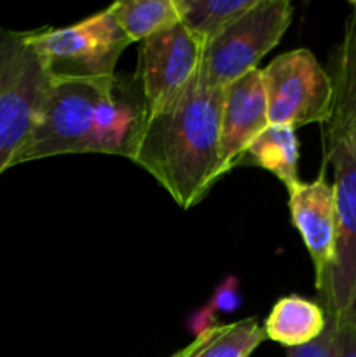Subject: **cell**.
<instances>
[{
  "instance_id": "obj_1",
  "label": "cell",
  "mask_w": 356,
  "mask_h": 357,
  "mask_svg": "<svg viewBox=\"0 0 356 357\" xmlns=\"http://www.w3.org/2000/svg\"><path fill=\"white\" fill-rule=\"evenodd\" d=\"M223 89L201 75L170 103L149 112L131 160L181 209L202 201L223 176L220 122Z\"/></svg>"
},
{
  "instance_id": "obj_2",
  "label": "cell",
  "mask_w": 356,
  "mask_h": 357,
  "mask_svg": "<svg viewBox=\"0 0 356 357\" xmlns=\"http://www.w3.org/2000/svg\"><path fill=\"white\" fill-rule=\"evenodd\" d=\"M112 79H52L34 128L10 167L56 155L89 153L96 114Z\"/></svg>"
},
{
  "instance_id": "obj_3",
  "label": "cell",
  "mask_w": 356,
  "mask_h": 357,
  "mask_svg": "<svg viewBox=\"0 0 356 357\" xmlns=\"http://www.w3.org/2000/svg\"><path fill=\"white\" fill-rule=\"evenodd\" d=\"M28 44L52 79L105 80L115 75V65L131 42L110 6L72 26L28 31Z\"/></svg>"
},
{
  "instance_id": "obj_4",
  "label": "cell",
  "mask_w": 356,
  "mask_h": 357,
  "mask_svg": "<svg viewBox=\"0 0 356 357\" xmlns=\"http://www.w3.org/2000/svg\"><path fill=\"white\" fill-rule=\"evenodd\" d=\"M51 75L28 31L0 28V174L9 169L40 112Z\"/></svg>"
},
{
  "instance_id": "obj_5",
  "label": "cell",
  "mask_w": 356,
  "mask_h": 357,
  "mask_svg": "<svg viewBox=\"0 0 356 357\" xmlns=\"http://www.w3.org/2000/svg\"><path fill=\"white\" fill-rule=\"evenodd\" d=\"M334 169L337 241L327 274L314 282L318 303L337 328L356 324V153L342 142H325Z\"/></svg>"
},
{
  "instance_id": "obj_6",
  "label": "cell",
  "mask_w": 356,
  "mask_h": 357,
  "mask_svg": "<svg viewBox=\"0 0 356 357\" xmlns=\"http://www.w3.org/2000/svg\"><path fill=\"white\" fill-rule=\"evenodd\" d=\"M288 0H257L250 10L205 45L199 75L225 89L258 68V61L279 44L292 23Z\"/></svg>"
},
{
  "instance_id": "obj_7",
  "label": "cell",
  "mask_w": 356,
  "mask_h": 357,
  "mask_svg": "<svg viewBox=\"0 0 356 357\" xmlns=\"http://www.w3.org/2000/svg\"><path fill=\"white\" fill-rule=\"evenodd\" d=\"M269 126L304 128L327 124L332 114L334 86L330 73L309 49L276 56L262 68Z\"/></svg>"
},
{
  "instance_id": "obj_8",
  "label": "cell",
  "mask_w": 356,
  "mask_h": 357,
  "mask_svg": "<svg viewBox=\"0 0 356 357\" xmlns=\"http://www.w3.org/2000/svg\"><path fill=\"white\" fill-rule=\"evenodd\" d=\"M205 44L181 23L140 44L136 80L147 114L170 103L198 75Z\"/></svg>"
},
{
  "instance_id": "obj_9",
  "label": "cell",
  "mask_w": 356,
  "mask_h": 357,
  "mask_svg": "<svg viewBox=\"0 0 356 357\" xmlns=\"http://www.w3.org/2000/svg\"><path fill=\"white\" fill-rule=\"evenodd\" d=\"M292 223L314 265V282L330 268L337 241V202L334 183H328L325 169L314 181H295L288 188Z\"/></svg>"
},
{
  "instance_id": "obj_10",
  "label": "cell",
  "mask_w": 356,
  "mask_h": 357,
  "mask_svg": "<svg viewBox=\"0 0 356 357\" xmlns=\"http://www.w3.org/2000/svg\"><path fill=\"white\" fill-rule=\"evenodd\" d=\"M269 128L262 70L257 68L223 89L220 157L227 174L244 162L251 143Z\"/></svg>"
},
{
  "instance_id": "obj_11",
  "label": "cell",
  "mask_w": 356,
  "mask_h": 357,
  "mask_svg": "<svg viewBox=\"0 0 356 357\" xmlns=\"http://www.w3.org/2000/svg\"><path fill=\"white\" fill-rule=\"evenodd\" d=\"M147 119V103L136 77L115 75L96 114L89 153L131 159Z\"/></svg>"
},
{
  "instance_id": "obj_12",
  "label": "cell",
  "mask_w": 356,
  "mask_h": 357,
  "mask_svg": "<svg viewBox=\"0 0 356 357\" xmlns=\"http://www.w3.org/2000/svg\"><path fill=\"white\" fill-rule=\"evenodd\" d=\"M334 86L332 114L325 124V142H342L356 150V0L349 2L344 35L330 61Z\"/></svg>"
},
{
  "instance_id": "obj_13",
  "label": "cell",
  "mask_w": 356,
  "mask_h": 357,
  "mask_svg": "<svg viewBox=\"0 0 356 357\" xmlns=\"http://www.w3.org/2000/svg\"><path fill=\"white\" fill-rule=\"evenodd\" d=\"M327 314L318 302L299 295L283 296L272 305L264 331L269 340L286 349L302 347L316 340L327 328Z\"/></svg>"
},
{
  "instance_id": "obj_14",
  "label": "cell",
  "mask_w": 356,
  "mask_h": 357,
  "mask_svg": "<svg viewBox=\"0 0 356 357\" xmlns=\"http://www.w3.org/2000/svg\"><path fill=\"white\" fill-rule=\"evenodd\" d=\"M257 317L227 324H213L171 357H250L265 340Z\"/></svg>"
},
{
  "instance_id": "obj_15",
  "label": "cell",
  "mask_w": 356,
  "mask_h": 357,
  "mask_svg": "<svg viewBox=\"0 0 356 357\" xmlns=\"http://www.w3.org/2000/svg\"><path fill=\"white\" fill-rule=\"evenodd\" d=\"M246 159L251 164L274 174L286 188L299 181V142L295 129L286 126H269L250 145ZM244 159V160H246Z\"/></svg>"
},
{
  "instance_id": "obj_16",
  "label": "cell",
  "mask_w": 356,
  "mask_h": 357,
  "mask_svg": "<svg viewBox=\"0 0 356 357\" xmlns=\"http://www.w3.org/2000/svg\"><path fill=\"white\" fill-rule=\"evenodd\" d=\"M112 10L131 44L180 23L177 0H119L112 3Z\"/></svg>"
},
{
  "instance_id": "obj_17",
  "label": "cell",
  "mask_w": 356,
  "mask_h": 357,
  "mask_svg": "<svg viewBox=\"0 0 356 357\" xmlns=\"http://www.w3.org/2000/svg\"><path fill=\"white\" fill-rule=\"evenodd\" d=\"M257 0H177L180 23L202 44L222 33Z\"/></svg>"
},
{
  "instance_id": "obj_18",
  "label": "cell",
  "mask_w": 356,
  "mask_h": 357,
  "mask_svg": "<svg viewBox=\"0 0 356 357\" xmlns=\"http://www.w3.org/2000/svg\"><path fill=\"white\" fill-rule=\"evenodd\" d=\"M237 305H239V293L236 289V281H234V278H229V281L222 288H218L212 303L194 317L191 326L195 328L198 333H201V331L213 326V321H215V314L213 312H218V310L220 312H232V310L237 309Z\"/></svg>"
},
{
  "instance_id": "obj_19",
  "label": "cell",
  "mask_w": 356,
  "mask_h": 357,
  "mask_svg": "<svg viewBox=\"0 0 356 357\" xmlns=\"http://www.w3.org/2000/svg\"><path fill=\"white\" fill-rule=\"evenodd\" d=\"M286 357H337V326L328 321L323 333L302 347L286 349Z\"/></svg>"
},
{
  "instance_id": "obj_20",
  "label": "cell",
  "mask_w": 356,
  "mask_h": 357,
  "mask_svg": "<svg viewBox=\"0 0 356 357\" xmlns=\"http://www.w3.org/2000/svg\"><path fill=\"white\" fill-rule=\"evenodd\" d=\"M337 357H356V324L337 328Z\"/></svg>"
},
{
  "instance_id": "obj_21",
  "label": "cell",
  "mask_w": 356,
  "mask_h": 357,
  "mask_svg": "<svg viewBox=\"0 0 356 357\" xmlns=\"http://www.w3.org/2000/svg\"><path fill=\"white\" fill-rule=\"evenodd\" d=\"M351 150H353V149H351ZM353 152H355V153H356V150H353Z\"/></svg>"
}]
</instances>
